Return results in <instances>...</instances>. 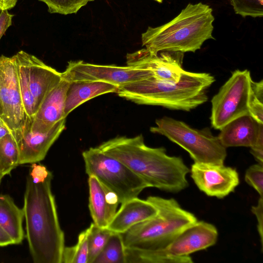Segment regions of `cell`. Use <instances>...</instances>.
I'll list each match as a JSON object with an SVG mask.
<instances>
[{"label": "cell", "instance_id": "obj_16", "mask_svg": "<svg viewBox=\"0 0 263 263\" xmlns=\"http://www.w3.org/2000/svg\"><path fill=\"white\" fill-rule=\"evenodd\" d=\"M69 83L62 78L60 82L45 97L31 119L32 131L46 132L57 123L66 119L64 109Z\"/></svg>", "mask_w": 263, "mask_h": 263}, {"label": "cell", "instance_id": "obj_40", "mask_svg": "<svg viewBox=\"0 0 263 263\" xmlns=\"http://www.w3.org/2000/svg\"><path fill=\"white\" fill-rule=\"evenodd\" d=\"M94 1V0H89V1Z\"/></svg>", "mask_w": 263, "mask_h": 263}, {"label": "cell", "instance_id": "obj_20", "mask_svg": "<svg viewBox=\"0 0 263 263\" xmlns=\"http://www.w3.org/2000/svg\"><path fill=\"white\" fill-rule=\"evenodd\" d=\"M88 207L93 223L100 228H107L117 208L110 205L105 196V186L95 176H89Z\"/></svg>", "mask_w": 263, "mask_h": 263}, {"label": "cell", "instance_id": "obj_15", "mask_svg": "<svg viewBox=\"0 0 263 263\" xmlns=\"http://www.w3.org/2000/svg\"><path fill=\"white\" fill-rule=\"evenodd\" d=\"M217 238L218 231L214 225L197 221L181 232L164 250L171 257H186L214 245Z\"/></svg>", "mask_w": 263, "mask_h": 263}, {"label": "cell", "instance_id": "obj_38", "mask_svg": "<svg viewBox=\"0 0 263 263\" xmlns=\"http://www.w3.org/2000/svg\"><path fill=\"white\" fill-rule=\"evenodd\" d=\"M154 1H156L157 2H158L159 3H162V1H163V0H154Z\"/></svg>", "mask_w": 263, "mask_h": 263}, {"label": "cell", "instance_id": "obj_5", "mask_svg": "<svg viewBox=\"0 0 263 263\" xmlns=\"http://www.w3.org/2000/svg\"><path fill=\"white\" fill-rule=\"evenodd\" d=\"M146 200L155 206L157 214L121 234L126 248L165 249L184 229L198 221L173 198L151 196Z\"/></svg>", "mask_w": 263, "mask_h": 263}, {"label": "cell", "instance_id": "obj_13", "mask_svg": "<svg viewBox=\"0 0 263 263\" xmlns=\"http://www.w3.org/2000/svg\"><path fill=\"white\" fill-rule=\"evenodd\" d=\"M183 53L161 51L154 53L146 48L127 53V66L148 70L152 77L161 81L177 82L184 69L182 68Z\"/></svg>", "mask_w": 263, "mask_h": 263}, {"label": "cell", "instance_id": "obj_9", "mask_svg": "<svg viewBox=\"0 0 263 263\" xmlns=\"http://www.w3.org/2000/svg\"><path fill=\"white\" fill-rule=\"evenodd\" d=\"M252 80L250 71L236 70L212 99V126L220 130L240 116L249 115L248 99Z\"/></svg>", "mask_w": 263, "mask_h": 263}, {"label": "cell", "instance_id": "obj_11", "mask_svg": "<svg viewBox=\"0 0 263 263\" xmlns=\"http://www.w3.org/2000/svg\"><path fill=\"white\" fill-rule=\"evenodd\" d=\"M62 76L69 82L101 81L119 87L152 77V74L148 70L127 65H99L80 60L69 62Z\"/></svg>", "mask_w": 263, "mask_h": 263}, {"label": "cell", "instance_id": "obj_19", "mask_svg": "<svg viewBox=\"0 0 263 263\" xmlns=\"http://www.w3.org/2000/svg\"><path fill=\"white\" fill-rule=\"evenodd\" d=\"M119 87L104 82H70L67 91L64 115L66 117L75 108L99 96L117 92Z\"/></svg>", "mask_w": 263, "mask_h": 263}, {"label": "cell", "instance_id": "obj_25", "mask_svg": "<svg viewBox=\"0 0 263 263\" xmlns=\"http://www.w3.org/2000/svg\"><path fill=\"white\" fill-rule=\"evenodd\" d=\"M90 227L80 233L77 243L72 247H65L62 263H87L88 255V237Z\"/></svg>", "mask_w": 263, "mask_h": 263}, {"label": "cell", "instance_id": "obj_33", "mask_svg": "<svg viewBox=\"0 0 263 263\" xmlns=\"http://www.w3.org/2000/svg\"><path fill=\"white\" fill-rule=\"evenodd\" d=\"M7 10H2L0 13V40L12 24L13 15L10 14Z\"/></svg>", "mask_w": 263, "mask_h": 263}, {"label": "cell", "instance_id": "obj_10", "mask_svg": "<svg viewBox=\"0 0 263 263\" xmlns=\"http://www.w3.org/2000/svg\"><path fill=\"white\" fill-rule=\"evenodd\" d=\"M0 106L1 118L16 141L29 117L24 110L14 59L3 55L0 56Z\"/></svg>", "mask_w": 263, "mask_h": 263}, {"label": "cell", "instance_id": "obj_23", "mask_svg": "<svg viewBox=\"0 0 263 263\" xmlns=\"http://www.w3.org/2000/svg\"><path fill=\"white\" fill-rule=\"evenodd\" d=\"M20 165V153L17 143L10 133L0 139V172L9 175Z\"/></svg>", "mask_w": 263, "mask_h": 263}, {"label": "cell", "instance_id": "obj_36", "mask_svg": "<svg viewBox=\"0 0 263 263\" xmlns=\"http://www.w3.org/2000/svg\"><path fill=\"white\" fill-rule=\"evenodd\" d=\"M10 133H11L10 130L0 117V139Z\"/></svg>", "mask_w": 263, "mask_h": 263}, {"label": "cell", "instance_id": "obj_3", "mask_svg": "<svg viewBox=\"0 0 263 263\" xmlns=\"http://www.w3.org/2000/svg\"><path fill=\"white\" fill-rule=\"evenodd\" d=\"M215 81L209 73L184 70L177 82L149 77L119 86L116 93L136 104L189 111L206 102L207 91Z\"/></svg>", "mask_w": 263, "mask_h": 263}, {"label": "cell", "instance_id": "obj_12", "mask_svg": "<svg viewBox=\"0 0 263 263\" xmlns=\"http://www.w3.org/2000/svg\"><path fill=\"white\" fill-rule=\"evenodd\" d=\"M190 172L198 188L211 197L223 198L239 184L236 170L223 164L194 162Z\"/></svg>", "mask_w": 263, "mask_h": 263}, {"label": "cell", "instance_id": "obj_39", "mask_svg": "<svg viewBox=\"0 0 263 263\" xmlns=\"http://www.w3.org/2000/svg\"><path fill=\"white\" fill-rule=\"evenodd\" d=\"M2 109H1V108L0 106V117H2Z\"/></svg>", "mask_w": 263, "mask_h": 263}, {"label": "cell", "instance_id": "obj_14", "mask_svg": "<svg viewBox=\"0 0 263 263\" xmlns=\"http://www.w3.org/2000/svg\"><path fill=\"white\" fill-rule=\"evenodd\" d=\"M65 121L66 119L60 121L46 132L39 133L30 129L31 119L28 118L16 140L20 153V164H32L42 161L65 129Z\"/></svg>", "mask_w": 263, "mask_h": 263}, {"label": "cell", "instance_id": "obj_28", "mask_svg": "<svg viewBox=\"0 0 263 263\" xmlns=\"http://www.w3.org/2000/svg\"><path fill=\"white\" fill-rule=\"evenodd\" d=\"M235 13L245 17L263 16V0H230Z\"/></svg>", "mask_w": 263, "mask_h": 263}, {"label": "cell", "instance_id": "obj_22", "mask_svg": "<svg viewBox=\"0 0 263 263\" xmlns=\"http://www.w3.org/2000/svg\"><path fill=\"white\" fill-rule=\"evenodd\" d=\"M126 263H192L190 256L173 257L168 256L164 249L141 250L125 248Z\"/></svg>", "mask_w": 263, "mask_h": 263}, {"label": "cell", "instance_id": "obj_18", "mask_svg": "<svg viewBox=\"0 0 263 263\" xmlns=\"http://www.w3.org/2000/svg\"><path fill=\"white\" fill-rule=\"evenodd\" d=\"M261 123L250 115L238 117L220 129L218 137L223 146L251 147L258 136Z\"/></svg>", "mask_w": 263, "mask_h": 263}, {"label": "cell", "instance_id": "obj_35", "mask_svg": "<svg viewBox=\"0 0 263 263\" xmlns=\"http://www.w3.org/2000/svg\"><path fill=\"white\" fill-rule=\"evenodd\" d=\"M17 0H0V10H8L13 8Z\"/></svg>", "mask_w": 263, "mask_h": 263}, {"label": "cell", "instance_id": "obj_41", "mask_svg": "<svg viewBox=\"0 0 263 263\" xmlns=\"http://www.w3.org/2000/svg\"><path fill=\"white\" fill-rule=\"evenodd\" d=\"M39 1H42V0H39Z\"/></svg>", "mask_w": 263, "mask_h": 263}, {"label": "cell", "instance_id": "obj_6", "mask_svg": "<svg viewBox=\"0 0 263 263\" xmlns=\"http://www.w3.org/2000/svg\"><path fill=\"white\" fill-rule=\"evenodd\" d=\"M155 124L150 128L152 133L163 135L179 145L189 153L194 162L223 164L226 148L209 128L195 129L168 117L157 119Z\"/></svg>", "mask_w": 263, "mask_h": 263}, {"label": "cell", "instance_id": "obj_24", "mask_svg": "<svg viewBox=\"0 0 263 263\" xmlns=\"http://www.w3.org/2000/svg\"><path fill=\"white\" fill-rule=\"evenodd\" d=\"M93 263H126L125 248L121 233H112Z\"/></svg>", "mask_w": 263, "mask_h": 263}, {"label": "cell", "instance_id": "obj_7", "mask_svg": "<svg viewBox=\"0 0 263 263\" xmlns=\"http://www.w3.org/2000/svg\"><path fill=\"white\" fill-rule=\"evenodd\" d=\"M86 173L95 176L118 196L120 203L138 197L147 184L127 166L99 147L82 153Z\"/></svg>", "mask_w": 263, "mask_h": 263}, {"label": "cell", "instance_id": "obj_30", "mask_svg": "<svg viewBox=\"0 0 263 263\" xmlns=\"http://www.w3.org/2000/svg\"><path fill=\"white\" fill-rule=\"evenodd\" d=\"M245 179L246 182L253 187L259 196L263 197V166L257 163L250 166L246 171Z\"/></svg>", "mask_w": 263, "mask_h": 263}, {"label": "cell", "instance_id": "obj_26", "mask_svg": "<svg viewBox=\"0 0 263 263\" xmlns=\"http://www.w3.org/2000/svg\"><path fill=\"white\" fill-rule=\"evenodd\" d=\"M88 237V255L87 263H93L102 251L112 232L107 228H100L91 223Z\"/></svg>", "mask_w": 263, "mask_h": 263}, {"label": "cell", "instance_id": "obj_17", "mask_svg": "<svg viewBox=\"0 0 263 263\" xmlns=\"http://www.w3.org/2000/svg\"><path fill=\"white\" fill-rule=\"evenodd\" d=\"M157 214V209L146 199L134 198L121 204L107 229L112 232L123 233L133 226L154 217Z\"/></svg>", "mask_w": 263, "mask_h": 263}, {"label": "cell", "instance_id": "obj_31", "mask_svg": "<svg viewBox=\"0 0 263 263\" xmlns=\"http://www.w3.org/2000/svg\"><path fill=\"white\" fill-rule=\"evenodd\" d=\"M250 148V153L258 163L263 165V124L260 125L256 140Z\"/></svg>", "mask_w": 263, "mask_h": 263}, {"label": "cell", "instance_id": "obj_4", "mask_svg": "<svg viewBox=\"0 0 263 263\" xmlns=\"http://www.w3.org/2000/svg\"><path fill=\"white\" fill-rule=\"evenodd\" d=\"M212 9L199 2L188 4L174 18L156 27H148L141 34L142 44L149 51L195 52L203 43L214 39Z\"/></svg>", "mask_w": 263, "mask_h": 263}, {"label": "cell", "instance_id": "obj_34", "mask_svg": "<svg viewBox=\"0 0 263 263\" xmlns=\"http://www.w3.org/2000/svg\"><path fill=\"white\" fill-rule=\"evenodd\" d=\"M14 245L13 240L7 232L0 226V247Z\"/></svg>", "mask_w": 263, "mask_h": 263}, {"label": "cell", "instance_id": "obj_8", "mask_svg": "<svg viewBox=\"0 0 263 263\" xmlns=\"http://www.w3.org/2000/svg\"><path fill=\"white\" fill-rule=\"evenodd\" d=\"M13 58L24 110L32 119L45 97L62 79V72L23 50Z\"/></svg>", "mask_w": 263, "mask_h": 263}, {"label": "cell", "instance_id": "obj_1", "mask_svg": "<svg viewBox=\"0 0 263 263\" xmlns=\"http://www.w3.org/2000/svg\"><path fill=\"white\" fill-rule=\"evenodd\" d=\"M31 164L22 208L29 252L34 263H62L65 238L51 190L53 175L38 162Z\"/></svg>", "mask_w": 263, "mask_h": 263}, {"label": "cell", "instance_id": "obj_2", "mask_svg": "<svg viewBox=\"0 0 263 263\" xmlns=\"http://www.w3.org/2000/svg\"><path fill=\"white\" fill-rule=\"evenodd\" d=\"M118 160L148 185L166 192L178 193L189 186L190 169L180 157L170 156L164 147L147 146L143 136H118L98 146Z\"/></svg>", "mask_w": 263, "mask_h": 263}, {"label": "cell", "instance_id": "obj_32", "mask_svg": "<svg viewBox=\"0 0 263 263\" xmlns=\"http://www.w3.org/2000/svg\"><path fill=\"white\" fill-rule=\"evenodd\" d=\"M251 212L257 220V230L260 237L261 250L263 246V197L260 196L257 204L251 207Z\"/></svg>", "mask_w": 263, "mask_h": 263}, {"label": "cell", "instance_id": "obj_27", "mask_svg": "<svg viewBox=\"0 0 263 263\" xmlns=\"http://www.w3.org/2000/svg\"><path fill=\"white\" fill-rule=\"evenodd\" d=\"M249 113L258 123L263 124V80L255 82L252 79L248 99Z\"/></svg>", "mask_w": 263, "mask_h": 263}, {"label": "cell", "instance_id": "obj_37", "mask_svg": "<svg viewBox=\"0 0 263 263\" xmlns=\"http://www.w3.org/2000/svg\"><path fill=\"white\" fill-rule=\"evenodd\" d=\"M4 177V176L3 175V174L0 172V185L2 182V180Z\"/></svg>", "mask_w": 263, "mask_h": 263}, {"label": "cell", "instance_id": "obj_29", "mask_svg": "<svg viewBox=\"0 0 263 263\" xmlns=\"http://www.w3.org/2000/svg\"><path fill=\"white\" fill-rule=\"evenodd\" d=\"M51 13L64 15L76 13L89 0H42Z\"/></svg>", "mask_w": 263, "mask_h": 263}, {"label": "cell", "instance_id": "obj_21", "mask_svg": "<svg viewBox=\"0 0 263 263\" xmlns=\"http://www.w3.org/2000/svg\"><path fill=\"white\" fill-rule=\"evenodd\" d=\"M24 214L12 198L8 194L0 195V226L7 232L14 245L22 242L25 236L23 227Z\"/></svg>", "mask_w": 263, "mask_h": 263}]
</instances>
